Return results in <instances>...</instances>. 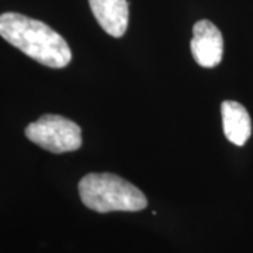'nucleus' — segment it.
<instances>
[{"mask_svg": "<svg viewBox=\"0 0 253 253\" xmlns=\"http://www.w3.org/2000/svg\"><path fill=\"white\" fill-rule=\"evenodd\" d=\"M91 13L107 34L120 38L128 28L126 0H89Z\"/></svg>", "mask_w": 253, "mask_h": 253, "instance_id": "39448f33", "label": "nucleus"}, {"mask_svg": "<svg viewBox=\"0 0 253 253\" xmlns=\"http://www.w3.org/2000/svg\"><path fill=\"white\" fill-rule=\"evenodd\" d=\"M194 61L203 68H214L222 61L224 38L215 24L208 20H200L193 27L190 42Z\"/></svg>", "mask_w": 253, "mask_h": 253, "instance_id": "20e7f679", "label": "nucleus"}, {"mask_svg": "<svg viewBox=\"0 0 253 253\" xmlns=\"http://www.w3.org/2000/svg\"><path fill=\"white\" fill-rule=\"evenodd\" d=\"M221 116L226 139L238 146L246 144L252 134V121L248 110L238 101L225 100L221 104Z\"/></svg>", "mask_w": 253, "mask_h": 253, "instance_id": "423d86ee", "label": "nucleus"}, {"mask_svg": "<svg viewBox=\"0 0 253 253\" xmlns=\"http://www.w3.org/2000/svg\"><path fill=\"white\" fill-rule=\"evenodd\" d=\"M31 142L54 154L72 152L82 146L81 126L72 120L56 114H45L26 128Z\"/></svg>", "mask_w": 253, "mask_h": 253, "instance_id": "7ed1b4c3", "label": "nucleus"}, {"mask_svg": "<svg viewBox=\"0 0 253 253\" xmlns=\"http://www.w3.org/2000/svg\"><path fill=\"white\" fill-rule=\"evenodd\" d=\"M83 204L96 212L141 211L148 200L141 190L113 173H89L79 181Z\"/></svg>", "mask_w": 253, "mask_h": 253, "instance_id": "f03ea898", "label": "nucleus"}, {"mask_svg": "<svg viewBox=\"0 0 253 253\" xmlns=\"http://www.w3.org/2000/svg\"><path fill=\"white\" fill-rule=\"evenodd\" d=\"M0 36L38 63L61 69L72 61V51L61 34L45 23L18 13L0 14Z\"/></svg>", "mask_w": 253, "mask_h": 253, "instance_id": "f257e3e1", "label": "nucleus"}]
</instances>
